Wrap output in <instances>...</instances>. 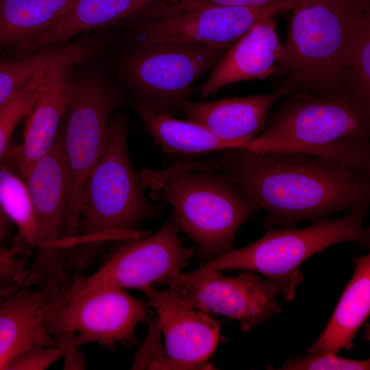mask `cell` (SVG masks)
<instances>
[{
	"mask_svg": "<svg viewBox=\"0 0 370 370\" xmlns=\"http://www.w3.org/2000/svg\"><path fill=\"white\" fill-rule=\"evenodd\" d=\"M225 152L195 164L222 172L259 210H266L268 227H295L305 220L369 207L370 173L298 152Z\"/></svg>",
	"mask_w": 370,
	"mask_h": 370,
	"instance_id": "1",
	"label": "cell"
},
{
	"mask_svg": "<svg viewBox=\"0 0 370 370\" xmlns=\"http://www.w3.org/2000/svg\"><path fill=\"white\" fill-rule=\"evenodd\" d=\"M291 10L275 72L304 91L344 94L369 0H297Z\"/></svg>",
	"mask_w": 370,
	"mask_h": 370,
	"instance_id": "2",
	"label": "cell"
},
{
	"mask_svg": "<svg viewBox=\"0 0 370 370\" xmlns=\"http://www.w3.org/2000/svg\"><path fill=\"white\" fill-rule=\"evenodd\" d=\"M247 149L303 153L370 173V110L344 94L303 91L273 113Z\"/></svg>",
	"mask_w": 370,
	"mask_h": 370,
	"instance_id": "3",
	"label": "cell"
},
{
	"mask_svg": "<svg viewBox=\"0 0 370 370\" xmlns=\"http://www.w3.org/2000/svg\"><path fill=\"white\" fill-rule=\"evenodd\" d=\"M129 135L127 114H114L106 149L84 190L75 254L97 258L107 242L148 236L149 232L138 227L161 209L144 195L140 174L130 161Z\"/></svg>",
	"mask_w": 370,
	"mask_h": 370,
	"instance_id": "4",
	"label": "cell"
},
{
	"mask_svg": "<svg viewBox=\"0 0 370 370\" xmlns=\"http://www.w3.org/2000/svg\"><path fill=\"white\" fill-rule=\"evenodd\" d=\"M152 198L170 205L180 231L208 261L234 249L237 232L257 206L222 172L176 164L140 174Z\"/></svg>",
	"mask_w": 370,
	"mask_h": 370,
	"instance_id": "5",
	"label": "cell"
},
{
	"mask_svg": "<svg viewBox=\"0 0 370 370\" xmlns=\"http://www.w3.org/2000/svg\"><path fill=\"white\" fill-rule=\"evenodd\" d=\"M131 103L100 56L73 64L71 95L63 122L69 190L62 242L67 247L77 238L84 190L106 149L112 118L120 107Z\"/></svg>",
	"mask_w": 370,
	"mask_h": 370,
	"instance_id": "6",
	"label": "cell"
},
{
	"mask_svg": "<svg viewBox=\"0 0 370 370\" xmlns=\"http://www.w3.org/2000/svg\"><path fill=\"white\" fill-rule=\"evenodd\" d=\"M227 49L183 41L108 44L101 57L132 104L173 115Z\"/></svg>",
	"mask_w": 370,
	"mask_h": 370,
	"instance_id": "7",
	"label": "cell"
},
{
	"mask_svg": "<svg viewBox=\"0 0 370 370\" xmlns=\"http://www.w3.org/2000/svg\"><path fill=\"white\" fill-rule=\"evenodd\" d=\"M368 210L369 208L355 209L342 217L317 220L300 229L268 227L260 239L243 248L232 249L203 267L219 271L259 273L280 286L283 300L291 301L304 279L300 267L308 258L343 242L369 246V229L364 223Z\"/></svg>",
	"mask_w": 370,
	"mask_h": 370,
	"instance_id": "8",
	"label": "cell"
},
{
	"mask_svg": "<svg viewBox=\"0 0 370 370\" xmlns=\"http://www.w3.org/2000/svg\"><path fill=\"white\" fill-rule=\"evenodd\" d=\"M294 2L265 7L198 5L110 30L112 45L183 41L228 49L260 21L292 9Z\"/></svg>",
	"mask_w": 370,
	"mask_h": 370,
	"instance_id": "9",
	"label": "cell"
},
{
	"mask_svg": "<svg viewBox=\"0 0 370 370\" xmlns=\"http://www.w3.org/2000/svg\"><path fill=\"white\" fill-rule=\"evenodd\" d=\"M63 128L62 122L51 149L23 178L36 223V252L28 267L27 279L38 283L75 275L69 269L62 247L69 190Z\"/></svg>",
	"mask_w": 370,
	"mask_h": 370,
	"instance_id": "10",
	"label": "cell"
},
{
	"mask_svg": "<svg viewBox=\"0 0 370 370\" xmlns=\"http://www.w3.org/2000/svg\"><path fill=\"white\" fill-rule=\"evenodd\" d=\"M184 303L206 313L222 315L240 322L247 332L281 311L276 297L280 286L254 272L225 276L201 267L164 280Z\"/></svg>",
	"mask_w": 370,
	"mask_h": 370,
	"instance_id": "11",
	"label": "cell"
},
{
	"mask_svg": "<svg viewBox=\"0 0 370 370\" xmlns=\"http://www.w3.org/2000/svg\"><path fill=\"white\" fill-rule=\"evenodd\" d=\"M148 304L123 288L107 286L73 296L53 317L50 334L60 344L97 343L110 350L136 343V328L148 318Z\"/></svg>",
	"mask_w": 370,
	"mask_h": 370,
	"instance_id": "12",
	"label": "cell"
},
{
	"mask_svg": "<svg viewBox=\"0 0 370 370\" xmlns=\"http://www.w3.org/2000/svg\"><path fill=\"white\" fill-rule=\"evenodd\" d=\"M180 232L173 219L151 236L125 240L93 274L79 278L75 295L107 286L139 290L180 273L194 254Z\"/></svg>",
	"mask_w": 370,
	"mask_h": 370,
	"instance_id": "13",
	"label": "cell"
},
{
	"mask_svg": "<svg viewBox=\"0 0 370 370\" xmlns=\"http://www.w3.org/2000/svg\"><path fill=\"white\" fill-rule=\"evenodd\" d=\"M77 278L24 285L0 300V369L31 347L60 345L48 325L76 293Z\"/></svg>",
	"mask_w": 370,
	"mask_h": 370,
	"instance_id": "14",
	"label": "cell"
},
{
	"mask_svg": "<svg viewBox=\"0 0 370 370\" xmlns=\"http://www.w3.org/2000/svg\"><path fill=\"white\" fill-rule=\"evenodd\" d=\"M158 315L165 339L166 353L175 369L202 367L219 341L221 323L209 314L192 308L170 289L152 285L139 289Z\"/></svg>",
	"mask_w": 370,
	"mask_h": 370,
	"instance_id": "15",
	"label": "cell"
},
{
	"mask_svg": "<svg viewBox=\"0 0 370 370\" xmlns=\"http://www.w3.org/2000/svg\"><path fill=\"white\" fill-rule=\"evenodd\" d=\"M288 82L266 94L230 97L211 101H188L182 112L188 120L199 123L219 138L249 143L265 128L275 103L295 88Z\"/></svg>",
	"mask_w": 370,
	"mask_h": 370,
	"instance_id": "16",
	"label": "cell"
},
{
	"mask_svg": "<svg viewBox=\"0 0 370 370\" xmlns=\"http://www.w3.org/2000/svg\"><path fill=\"white\" fill-rule=\"evenodd\" d=\"M71 64L53 69L25 121L23 143L5 156L23 178L51 149L71 95ZM4 156V157H5ZM3 157V158H4Z\"/></svg>",
	"mask_w": 370,
	"mask_h": 370,
	"instance_id": "17",
	"label": "cell"
},
{
	"mask_svg": "<svg viewBox=\"0 0 370 370\" xmlns=\"http://www.w3.org/2000/svg\"><path fill=\"white\" fill-rule=\"evenodd\" d=\"M280 46L273 18L260 21L226 51L196 91L207 98L234 83L269 76L275 72Z\"/></svg>",
	"mask_w": 370,
	"mask_h": 370,
	"instance_id": "18",
	"label": "cell"
},
{
	"mask_svg": "<svg viewBox=\"0 0 370 370\" xmlns=\"http://www.w3.org/2000/svg\"><path fill=\"white\" fill-rule=\"evenodd\" d=\"M355 270L351 280L323 331L307 349L337 354L350 349L353 339L370 313V255L354 258Z\"/></svg>",
	"mask_w": 370,
	"mask_h": 370,
	"instance_id": "19",
	"label": "cell"
},
{
	"mask_svg": "<svg viewBox=\"0 0 370 370\" xmlns=\"http://www.w3.org/2000/svg\"><path fill=\"white\" fill-rule=\"evenodd\" d=\"M156 0H77L55 27L22 49L27 56L45 48L64 45L79 34L102 33L132 17Z\"/></svg>",
	"mask_w": 370,
	"mask_h": 370,
	"instance_id": "20",
	"label": "cell"
},
{
	"mask_svg": "<svg viewBox=\"0 0 370 370\" xmlns=\"http://www.w3.org/2000/svg\"><path fill=\"white\" fill-rule=\"evenodd\" d=\"M77 0H0V52L10 58L60 23Z\"/></svg>",
	"mask_w": 370,
	"mask_h": 370,
	"instance_id": "21",
	"label": "cell"
},
{
	"mask_svg": "<svg viewBox=\"0 0 370 370\" xmlns=\"http://www.w3.org/2000/svg\"><path fill=\"white\" fill-rule=\"evenodd\" d=\"M101 49L100 39L86 34L73 42L48 47L30 55L0 58V107L45 67L80 62L97 56Z\"/></svg>",
	"mask_w": 370,
	"mask_h": 370,
	"instance_id": "22",
	"label": "cell"
},
{
	"mask_svg": "<svg viewBox=\"0 0 370 370\" xmlns=\"http://www.w3.org/2000/svg\"><path fill=\"white\" fill-rule=\"evenodd\" d=\"M131 107L138 114L154 143L166 153L193 154L248 148L249 143L223 140L196 122L177 119L134 104Z\"/></svg>",
	"mask_w": 370,
	"mask_h": 370,
	"instance_id": "23",
	"label": "cell"
},
{
	"mask_svg": "<svg viewBox=\"0 0 370 370\" xmlns=\"http://www.w3.org/2000/svg\"><path fill=\"white\" fill-rule=\"evenodd\" d=\"M0 206L17 226L24 242L34 247L36 223L27 184L1 161Z\"/></svg>",
	"mask_w": 370,
	"mask_h": 370,
	"instance_id": "24",
	"label": "cell"
},
{
	"mask_svg": "<svg viewBox=\"0 0 370 370\" xmlns=\"http://www.w3.org/2000/svg\"><path fill=\"white\" fill-rule=\"evenodd\" d=\"M62 65L42 69L22 90L0 107V160L10 149V143L17 124L29 114L45 86L51 71Z\"/></svg>",
	"mask_w": 370,
	"mask_h": 370,
	"instance_id": "25",
	"label": "cell"
},
{
	"mask_svg": "<svg viewBox=\"0 0 370 370\" xmlns=\"http://www.w3.org/2000/svg\"><path fill=\"white\" fill-rule=\"evenodd\" d=\"M344 94L358 106L370 110V16L361 27Z\"/></svg>",
	"mask_w": 370,
	"mask_h": 370,
	"instance_id": "26",
	"label": "cell"
},
{
	"mask_svg": "<svg viewBox=\"0 0 370 370\" xmlns=\"http://www.w3.org/2000/svg\"><path fill=\"white\" fill-rule=\"evenodd\" d=\"M7 219L0 206V300L25 285L30 264L23 253L24 247L8 249L3 245Z\"/></svg>",
	"mask_w": 370,
	"mask_h": 370,
	"instance_id": "27",
	"label": "cell"
},
{
	"mask_svg": "<svg viewBox=\"0 0 370 370\" xmlns=\"http://www.w3.org/2000/svg\"><path fill=\"white\" fill-rule=\"evenodd\" d=\"M370 369L369 359L359 360L319 352L287 358L280 370H366Z\"/></svg>",
	"mask_w": 370,
	"mask_h": 370,
	"instance_id": "28",
	"label": "cell"
},
{
	"mask_svg": "<svg viewBox=\"0 0 370 370\" xmlns=\"http://www.w3.org/2000/svg\"><path fill=\"white\" fill-rule=\"evenodd\" d=\"M297 0H156L141 12L145 19L170 14L186 7L198 5L265 7Z\"/></svg>",
	"mask_w": 370,
	"mask_h": 370,
	"instance_id": "29",
	"label": "cell"
},
{
	"mask_svg": "<svg viewBox=\"0 0 370 370\" xmlns=\"http://www.w3.org/2000/svg\"><path fill=\"white\" fill-rule=\"evenodd\" d=\"M79 347L73 344L53 346H35L31 347L10 362L5 369L42 370L49 367L58 360L63 358L65 352L72 347Z\"/></svg>",
	"mask_w": 370,
	"mask_h": 370,
	"instance_id": "30",
	"label": "cell"
},
{
	"mask_svg": "<svg viewBox=\"0 0 370 370\" xmlns=\"http://www.w3.org/2000/svg\"><path fill=\"white\" fill-rule=\"evenodd\" d=\"M79 347H72L68 349L64 358V369L79 370L86 369V358Z\"/></svg>",
	"mask_w": 370,
	"mask_h": 370,
	"instance_id": "31",
	"label": "cell"
}]
</instances>
